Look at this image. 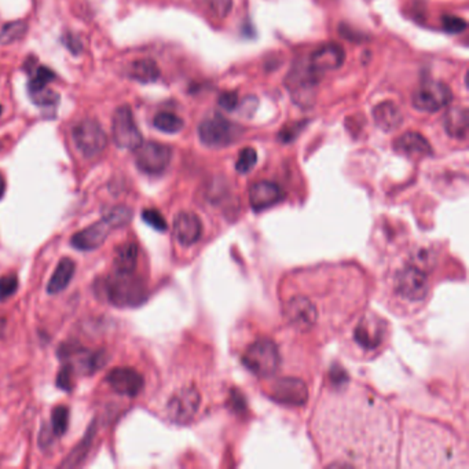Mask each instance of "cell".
I'll return each mask as SVG.
<instances>
[{
    "label": "cell",
    "instance_id": "7a4b0ae2",
    "mask_svg": "<svg viewBox=\"0 0 469 469\" xmlns=\"http://www.w3.org/2000/svg\"><path fill=\"white\" fill-rule=\"evenodd\" d=\"M404 467L468 468L467 448L448 426L411 417L406 421Z\"/></svg>",
    "mask_w": 469,
    "mask_h": 469
},
{
    "label": "cell",
    "instance_id": "e0dca14e",
    "mask_svg": "<svg viewBox=\"0 0 469 469\" xmlns=\"http://www.w3.org/2000/svg\"><path fill=\"white\" fill-rule=\"evenodd\" d=\"M282 188L269 180L256 182L249 188V204L255 211H263L282 201Z\"/></svg>",
    "mask_w": 469,
    "mask_h": 469
},
{
    "label": "cell",
    "instance_id": "7c38bea8",
    "mask_svg": "<svg viewBox=\"0 0 469 469\" xmlns=\"http://www.w3.org/2000/svg\"><path fill=\"white\" fill-rule=\"evenodd\" d=\"M135 151H136L135 154L136 167L145 173L157 175L164 172L170 166L172 150L167 145L157 142H146L142 144Z\"/></svg>",
    "mask_w": 469,
    "mask_h": 469
},
{
    "label": "cell",
    "instance_id": "484cf974",
    "mask_svg": "<svg viewBox=\"0 0 469 469\" xmlns=\"http://www.w3.org/2000/svg\"><path fill=\"white\" fill-rule=\"evenodd\" d=\"M153 124L157 129L167 134H176L185 126L183 120L179 116L170 112H160L158 114H156Z\"/></svg>",
    "mask_w": 469,
    "mask_h": 469
},
{
    "label": "cell",
    "instance_id": "9a60e30c",
    "mask_svg": "<svg viewBox=\"0 0 469 469\" xmlns=\"http://www.w3.org/2000/svg\"><path fill=\"white\" fill-rule=\"evenodd\" d=\"M173 235L183 247H192L203 235V223L193 212L178 213L173 219Z\"/></svg>",
    "mask_w": 469,
    "mask_h": 469
},
{
    "label": "cell",
    "instance_id": "6da1fadb",
    "mask_svg": "<svg viewBox=\"0 0 469 469\" xmlns=\"http://www.w3.org/2000/svg\"><path fill=\"white\" fill-rule=\"evenodd\" d=\"M314 432L328 458L326 467L394 465L395 416L377 397L360 387L339 388L325 397Z\"/></svg>",
    "mask_w": 469,
    "mask_h": 469
},
{
    "label": "cell",
    "instance_id": "83f0119b",
    "mask_svg": "<svg viewBox=\"0 0 469 469\" xmlns=\"http://www.w3.org/2000/svg\"><path fill=\"white\" fill-rule=\"evenodd\" d=\"M28 25L23 21H14L6 23L0 31V44L7 45L10 43L17 42L25 36Z\"/></svg>",
    "mask_w": 469,
    "mask_h": 469
},
{
    "label": "cell",
    "instance_id": "e575fe53",
    "mask_svg": "<svg viewBox=\"0 0 469 469\" xmlns=\"http://www.w3.org/2000/svg\"><path fill=\"white\" fill-rule=\"evenodd\" d=\"M304 122H298V123H293L292 126H289V127L284 128L281 132H279V138H281V141L282 142H285V144H288V142H292L296 136H298V134H300V131L304 128V126L306 124H303Z\"/></svg>",
    "mask_w": 469,
    "mask_h": 469
},
{
    "label": "cell",
    "instance_id": "f35d334b",
    "mask_svg": "<svg viewBox=\"0 0 469 469\" xmlns=\"http://www.w3.org/2000/svg\"><path fill=\"white\" fill-rule=\"evenodd\" d=\"M4 329H6V320L0 316V338H1L3 333H4Z\"/></svg>",
    "mask_w": 469,
    "mask_h": 469
},
{
    "label": "cell",
    "instance_id": "3957f363",
    "mask_svg": "<svg viewBox=\"0 0 469 469\" xmlns=\"http://www.w3.org/2000/svg\"><path fill=\"white\" fill-rule=\"evenodd\" d=\"M388 285L394 298L407 306L423 304L431 289L426 270L411 260L392 271Z\"/></svg>",
    "mask_w": 469,
    "mask_h": 469
},
{
    "label": "cell",
    "instance_id": "8992f818",
    "mask_svg": "<svg viewBox=\"0 0 469 469\" xmlns=\"http://www.w3.org/2000/svg\"><path fill=\"white\" fill-rule=\"evenodd\" d=\"M242 363L259 377H270L277 372L281 357L277 344L270 339L254 341L244 352Z\"/></svg>",
    "mask_w": 469,
    "mask_h": 469
},
{
    "label": "cell",
    "instance_id": "cb8c5ba5",
    "mask_svg": "<svg viewBox=\"0 0 469 469\" xmlns=\"http://www.w3.org/2000/svg\"><path fill=\"white\" fill-rule=\"evenodd\" d=\"M129 77L141 83H154L160 77V69L150 58L138 60L134 64H131Z\"/></svg>",
    "mask_w": 469,
    "mask_h": 469
},
{
    "label": "cell",
    "instance_id": "7402d4cb",
    "mask_svg": "<svg viewBox=\"0 0 469 469\" xmlns=\"http://www.w3.org/2000/svg\"><path fill=\"white\" fill-rule=\"evenodd\" d=\"M75 270H76V264L72 259H63L58 263L53 277L50 278V282L47 285V292L50 295L63 292L75 276Z\"/></svg>",
    "mask_w": 469,
    "mask_h": 469
},
{
    "label": "cell",
    "instance_id": "52a82bcc",
    "mask_svg": "<svg viewBox=\"0 0 469 469\" xmlns=\"http://www.w3.org/2000/svg\"><path fill=\"white\" fill-rule=\"evenodd\" d=\"M244 129L233 122L216 113L205 119L198 127L200 141L213 149L226 148L233 145L241 136Z\"/></svg>",
    "mask_w": 469,
    "mask_h": 469
},
{
    "label": "cell",
    "instance_id": "f1b7e54d",
    "mask_svg": "<svg viewBox=\"0 0 469 469\" xmlns=\"http://www.w3.org/2000/svg\"><path fill=\"white\" fill-rule=\"evenodd\" d=\"M69 421V411L65 406H57L51 416V426L54 436H63L68 429Z\"/></svg>",
    "mask_w": 469,
    "mask_h": 469
},
{
    "label": "cell",
    "instance_id": "74e56055",
    "mask_svg": "<svg viewBox=\"0 0 469 469\" xmlns=\"http://www.w3.org/2000/svg\"><path fill=\"white\" fill-rule=\"evenodd\" d=\"M4 192H6V182H4V178L0 173V198L4 195Z\"/></svg>",
    "mask_w": 469,
    "mask_h": 469
},
{
    "label": "cell",
    "instance_id": "d590c367",
    "mask_svg": "<svg viewBox=\"0 0 469 469\" xmlns=\"http://www.w3.org/2000/svg\"><path fill=\"white\" fill-rule=\"evenodd\" d=\"M72 374H73V369H72V366H66V367H64V369L61 370L60 376H58V382H57L58 387H61L63 389H66V391H70V389H72V384H73V377H72Z\"/></svg>",
    "mask_w": 469,
    "mask_h": 469
},
{
    "label": "cell",
    "instance_id": "ac0fdd59",
    "mask_svg": "<svg viewBox=\"0 0 469 469\" xmlns=\"http://www.w3.org/2000/svg\"><path fill=\"white\" fill-rule=\"evenodd\" d=\"M345 61L344 48L339 44H328L318 48L310 58V66L320 72L339 69Z\"/></svg>",
    "mask_w": 469,
    "mask_h": 469
},
{
    "label": "cell",
    "instance_id": "4dcf8cb0",
    "mask_svg": "<svg viewBox=\"0 0 469 469\" xmlns=\"http://www.w3.org/2000/svg\"><path fill=\"white\" fill-rule=\"evenodd\" d=\"M18 289V278L16 274H7L0 278V301L11 298Z\"/></svg>",
    "mask_w": 469,
    "mask_h": 469
},
{
    "label": "cell",
    "instance_id": "603a6c76",
    "mask_svg": "<svg viewBox=\"0 0 469 469\" xmlns=\"http://www.w3.org/2000/svg\"><path fill=\"white\" fill-rule=\"evenodd\" d=\"M138 260V247L134 242H127L117 248L114 255L113 269L117 273H134Z\"/></svg>",
    "mask_w": 469,
    "mask_h": 469
},
{
    "label": "cell",
    "instance_id": "ba28073f",
    "mask_svg": "<svg viewBox=\"0 0 469 469\" xmlns=\"http://www.w3.org/2000/svg\"><path fill=\"white\" fill-rule=\"evenodd\" d=\"M134 273H117L105 281V295L116 306H135L144 301L145 289Z\"/></svg>",
    "mask_w": 469,
    "mask_h": 469
},
{
    "label": "cell",
    "instance_id": "4316f807",
    "mask_svg": "<svg viewBox=\"0 0 469 469\" xmlns=\"http://www.w3.org/2000/svg\"><path fill=\"white\" fill-rule=\"evenodd\" d=\"M55 80V73L47 68V66H39L33 75V77L31 79L28 88H29V94H38L41 91H44L47 88V85H50L51 82Z\"/></svg>",
    "mask_w": 469,
    "mask_h": 469
},
{
    "label": "cell",
    "instance_id": "836d02e7",
    "mask_svg": "<svg viewBox=\"0 0 469 469\" xmlns=\"http://www.w3.org/2000/svg\"><path fill=\"white\" fill-rule=\"evenodd\" d=\"M219 107H223L227 112H233L235 110L238 105H239V98L238 94L235 91H230V92H223L219 99H217Z\"/></svg>",
    "mask_w": 469,
    "mask_h": 469
},
{
    "label": "cell",
    "instance_id": "d4e9b609",
    "mask_svg": "<svg viewBox=\"0 0 469 469\" xmlns=\"http://www.w3.org/2000/svg\"><path fill=\"white\" fill-rule=\"evenodd\" d=\"M195 3L207 16L215 20L226 18L233 9V0H195Z\"/></svg>",
    "mask_w": 469,
    "mask_h": 469
},
{
    "label": "cell",
    "instance_id": "ffe728a7",
    "mask_svg": "<svg viewBox=\"0 0 469 469\" xmlns=\"http://www.w3.org/2000/svg\"><path fill=\"white\" fill-rule=\"evenodd\" d=\"M373 119L376 126L383 129L384 132H392L398 129L404 122L401 109L389 101L382 102L373 109Z\"/></svg>",
    "mask_w": 469,
    "mask_h": 469
},
{
    "label": "cell",
    "instance_id": "f546056e",
    "mask_svg": "<svg viewBox=\"0 0 469 469\" xmlns=\"http://www.w3.org/2000/svg\"><path fill=\"white\" fill-rule=\"evenodd\" d=\"M257 163V153L254 148H245L239 151L235 170L239 173H248L249 171L254 170Z\"/></svg>",
    "mask_w": 469,
    "mask_h": 469
},
{
    "label": "cell",
    "instance_id": "9c48e42d",
    "mask_svg": "<svg viewBox=\"0 0 469 469\" xmlns=\"http://www.w3.org/2000/svg\"><path fill=\"white\" fill-rule=\"evenodd\" d=\"M72 135L76 148L87 158L99 156L107 148V134L97 120L85 119L79 122L73 127Z\"/></svg>",
    "mask_w": 469,
    "mask_h": 469
},
{
    "label": "cell",
    "instance_id": "8fae6325",
    "mask_svg": "<svg viewBox=\"0 0 469 469\" xmlns=\"http://www.w3.org/2000/svg\"><path fill=\"white\" fill-rule=\"evenodd\" d=\"M453 99L448 85L442 82H426L419 87L411 98V104L420 112L433 113L448 107Z\"/></svg>",
    "mask_w": 469,
    "mask_h": 469
},
{
    "label": "cell",
    "instance_id": "44dd1931",
    "mask_svg": "<svg viewBox=\"0 0 469 469\" xmlns=\"http://www.w3.org/2000/svg\"><path fill=\"white\" fill-rule=\"evenodd\" d=\"M468 110L464 107H453L445 116V129L450 136L464 139L468 134Z\"/></svg>",
    "mask_w": 469,
    "mask_h": 469
},
{
    "label": "cell",
    "instance_id": "30bf717a",
    "mask_svg": "<svg viewBox=\"0 0 469 469\" xmlns=\"http://www.w3.org/2000/svg\"><path fill=\"white\" fill-rule=\"evenodd\" d=\"M112 136L114 144L122 149L136 150L144 144L142 134L128 105L116 109L112 120Z\"/></svg>",
    "mask_w": 469,
    "mask_h": 469
},
{
    "label": "cell",
    "instance_id": "277c9868",
    "mask_svg": "<svg viewBox=\"0 0 469 469\" xmlns=\"http://www.w3.org/2000/svg\"><path fill=\"white\" fill-rule=\"evenodd\" d=\"M388 336V323L374 313L365 314L350 330L348 345L360 358L372 357L382 350Z\"/></svg>",
    "mask_w": 469,
    "mask_h": 469
},
{
    "label": "cell",
    "instance_id": "8d00e7d4",
    "mask_svg": "<svg viewBox=\"0 0 469 469\" xmlns=\"http://www.w3.org/2000/svg\"><path fill=\"white\" fill-rule=\"evenodd\" d=\"M65 45L75 54H77L82 50V44L77 38H75L73 35H65L64 38Z\"/></svg>",
    "mask_w": 469,
    "mask_h": 469
},
{
    "label": "cell",
    "instance_id": "4fadbf2b",
    "mask_svg": "<svg viewBox=\"0 0 469 469\" xmlns=\"http://www.w3.org/2000/svg\"><path fill=\"white\" fill-rule=\"evenodd\" d=\"M107 382L113 391L129 398L136 397L145 385L142 374L131 367H114L107 373Z\"/></svg>",
    "mask_w": 469,
    "mask_h": 469
},
{
    "label": "cell",
    "instance_id": "2e32d148",
    "mask_svg": "<svg viewBox=\"0 0 469 469\" xmlns=\"http://www.w3.org/2000/svg\"><path fill=\"white\" fill-rule=\"evenodd\" d=\"M112 229H114L113 225L107 220V216H104L101 222L94 223L92 226L73 235L72 245L80 251L97 249L105 242Z\"/></svg>",
    "mask_w": 469,
    "mask_h": 469
},
{
    "label": "cell",
    "instance_id": "5bb4252c",
    "mask_svg": "<svg viewBox=\"0 0 469 469\" xmlns=\"http://www.w3.org/2000/svg\"><path fill=\"white\" fill-rule=\"evenodd\" d=\"M271 398L279 404L300 406L306 404L308 391L301 380L281 379L271 385Z\"/></svg>",
    "mask_w": 469,
    "mask_h": 469
},
{
    "label": "cell",
    "instance_id": "5b68a950",
    "mask_svg": "<svg viewBox=\"0 0 469 469\" xmlns=\"http://www.w3.org/2000/svg\"><path fill=\"white\" fill-rule=\"evenodd\" d=\"M203 405V395L193 384H183L173 389L164 407L167 419L179 426L189 424L195 419Z\"/></svg>",
    "mask_w": 469,
    "mask_h": 469
},
{
    "label": "cell",
    "instance_id": "1f68e13d",
    "mask_svg": "<svg viewBox=\"0 0 469 469\" xmlns=\"http://www.w3.org/2000/svg\"><path fill=\"white\" fill-rule=\"evenodd\" d=\"M442 25H443V29L451 35L461 33L467 29V21L460 17H455V16H445L442 18Z\"/></svg>",
    "mask_w": 469,
    "mask_h": 469
},
{
    "label": "cell",
    "instance_id": "d6a6232c",
    "mask_svg": "<svg viewBox=\"0 0 469 469\" xmlns=\"http://www.w3.org/2000/svg\"><path fill=\"white\" fill-rule=\"evenodd\" d=\"M142 217L144 220L150 225L153 229L156 230H160V232H164L167 229V222L166 219L163 217V215L158 212L157 210H145L142 212Z\"/></svg>",
    "mask_w": 469,
    "mask_h": 469
},
{
    "label": "cell",
    "instance_id": "d6986e66",
    "mask_svg": "<svg viewBox=\"0 0 469 469\" xmlns=\"http://www.w3.org/2000/svg\"><path fill=\"white\" fill-rule=\"evenodd\" d=\"M394 149L406 157H426L432 153L431 144L420 132H405L394 142Z\"/></svg>",
    "mask_w": 469,
    "mask_h": 469
},
{
    "label": "cell",
    "instance_id": "ab89813d",
    "mask_svg": "<svg viewBox=\"0 0 469 469\" xmlns=\"http://www.w3.org/2000/svg\"><path fill=\"white\" fill-rule=\"evenodd\" d=\"M0 114H1V105H0Z\"/></svg>",
    "mask_w": 469,
    "mask_h": 469
}]
</instances>
